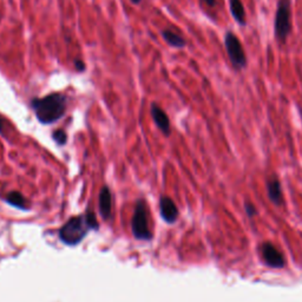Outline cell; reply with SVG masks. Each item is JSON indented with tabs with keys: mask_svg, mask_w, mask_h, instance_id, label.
<instances>
[{
	"mask_svg": "<svg viewBox=\"0 0 302 302\" xmlns=\"http://www.w3.org/2000/svg\"><path fill=\"white\" fill-rule=\"evenodd\" d=\"M151 116L152 119L157 125L158 129L162 131L166 136L170 135V120L169 117L166 112L160 109L157 104H152L151 105Z\"/></svg>",
	"mask_w": 302,
	"mask_h": 302,
	"instance_id": "obj_8",
	"label": "cell"
},
{
	"mask_svg": "<svg viewBox=\"0 0 302 302\" xmlns=\"http://www.w3.org/2000/svg\"><path fill=\"white\" fill-rule=\"evenodd\" d=\"M267 188H268V196L270 201L275 203L277 206H280L282 201H284L280 182H278L275 177H273L270 181H268V186H267Z\"/></svg>",
	"mask_w": 302,
	"mask_h": 302,
	"instance_id": "obj_10",
	"label": "cell"
},
{
	"mask_svg": "<svg viewBox=\"0 0 302 302\" xmlns=\"http://www.w3.org/2000/svg\"><path fill=\"white\" fill-rule=\"evenodd\" d=\"M261 255L266 264L273 268H282L286 265L284 255L269 242H266L261 246Z\"/></svg>",
	"mask_w": 302,
	"mask_h": 302,
	"instance_id": "obj_6",
	"label": "cell"
},
{
	"mask_svg": "<svg viewBox=\"0 0 302 302\" xmlns=\"http://www.w3.org/2000/svg\"><path fill=\"white\" fill-rule=\"evenodd\" d=\"M230 12L240 25H246V10L241 0H229Z\"/></svg>",
	"mask_w": 302,
	"mask_h": 302,
	"instance_id": "obj_11",
	"label": "cell"
},
{
	"mask_svg": "<svg viewBox=\"0 0 302 302\" xmlns=\"http://www.w3.org/2000/svg\"><path fill=\"white\" fill-rule=\"evenodd\" d=\"M91 229L86 216H73L59 230L61 241L66 246H77Z\"/></svg>",
	"mask_w": 302,
	"mask_h": 302,
	"instance_id": "obj_2",
	"label": "cell"
},
{
	"mask_svg": "<svg viewBox=\"0 0 302 302\" xmlns=\"http://www.w3.org/2000/svg\"><path fill=\"white\" fill-rule=\"evenodd\" d=\"M52 138L54 142H56L58 145H63L66 144V140H68V135H66V132L64 130H54L52 133Z\"/></svg>",
	"mask_w": 302,
	"mask_h": 302,
	"instance_id": "obj_14",
	"label": "cell"
},
{
	"mask_svg": "<svg viewBox=\"0 0 302 302\" xmlns=\"http://www.w3.org/2000/svg\"><path fill=\"white\" fill-rule=\"evenodd\" d=\"M292 7L290 0H280L275 14V37L278 42L286 43L292 32Z\"/></svg>",
	"mask_w": 302,
	"mask_h": 302,
	"instance_id": "obj_4",
	"label": "cell"
},
{
	"mask_svg": "<svg viewBox=\"0 0 302 302\" xmlns=\"http://www.w3.org/2000/svg\"><path fill=\"white\" fill-rule=\"evenodd\" d=\"M225 46L226 51L228 53V57L231 64L236 70H242L247 66V57L246 52L242 48V44L233 32H227L225 37Z\"/></svg>",
	"mask_w": 302,
	"mask_h": 302,
	"instance_id": "obj_5",
	"label": "cell"
},
{
	"mask_svg": "<svg viewBox=\"0 0 302 302\" xmlns=\"http://www.w3.org/2000/svg\"><path fill=\"white\" fill-rule=\"evenodd\" d=\"M131 2H132L133 4H139L140 2H142V0H131Z\"/></svg>",
	"mask_w": 302,
	"mask_h": 302,
	"instance_id": "obj_19",
	"label": "cell"
},
{
	"mask_svg": "<svg viewBox=\"0 0 302 302\" xmlns=\"http://www.w3.org/2000/svg\"><path fill=\"white\" fill-rule=\"evenodd\" d=\"M131 229L135 238L139 241H149L151 240L152 234L149 228L148 221V209L147 205L143 199H139L136 203L135 211H133L131 219Z\"/></svg>",
	"mask_w": 302,
	"mask_h": 302,
	"instance_id": "obj_3",
	"label": "cell"
},
{
	"mask_svg": "<svg viewBox=\"0 0 302 302\" xmlns=\"http://www.w3.org/2000/svg\"><path fill=\"white\" fill-rule=\"evenodd\" d=\"M5 201L7 205H10L11 207H14L15 209L19 210H29V207L26 205V199L24 196H23L21 193L18 191H11V193L7 194L5 197Z\"/></svg>",
	"mask_w": 302,
	"mask_h": 302,
	"instance_id": "obj_12",
	"label": "cell"
},
{
	"mask_svg": "<svg viewBox=\"0 0 302 302\" xmlns=\"http://www.w3.org/2000/svg\"><path fill=\"white\" fill-rule=\"evenodd\" d=\"M98 207H99V213L102 217L104 219H108L111 216L112 211V196L111 191L108 187L102 188L99 193V198H98Z\"/></svg>",
	"mask_w": 302,
	"mask_h": 302,
	"instance_id": "obj_9",
	"label": "cell"
},
{
	"mask_svg": "<svg viewBox=\"0 0 302 302\" xmlns=\"http://www.w3.org/2000/svg\"><path fill=\"white\" fill-rule=\"evenodd\" d=\"M34 115L42 124L49 125L59 120L65 115L68 98L62 93H50L43 98H34L31 102Z\"/></svg>",
	"mask_w": 302,
	"mask_h": 302,
	"instance_id": "obj_1",
	"label": "cell"
},
{
	"mask_svg": "<svg viewBox=\"0 0 302 302\" xmlns=\"http://www.w3.org/2000/svg\"><path fill=\"white\" fill-rule=\"evenodd\" d=\"M162 37H163L164 41L168 43V44L172 46V48L182 49L187 45V42L184 41V38H182L177 33L172 32V31H170V30H164L162 32Z\"/></svg>",
	"mask_w": 302,
	"mask_h": 302,
	"instance_id": "obj_13",
	"label": "cell"
},
{
	"mask_svg": "<svg viewBox=\"0 0 302 302\" xmlns=\"http://www.w3.org/2000/svg\"><path fill=\"white\" fill-rule=\"evenodd\" d=\"M246 213L248 214V216L253 217L255 216V214H256V208H255L253 205H250V203H246Z\"/></svg>",
	"mask_w": 302,
	"mask_h": 302,
	"instance_id": "obj_15",
	"label": "cell"
},
{
	"mask_svg": "<svg viewBox=\"0 0 302 302\" xmlns=\"http://www.w3.org/2000/svg\"><path fill=\"white\" fill-rule=\"evenodd\" d=\"M73 64H74V66H76V70L77 71H85V64H84V62L83 61H80V59H74V62H73Z\"/></svg>",
	"mask_w": 302,
	"mask_h": 302,
	"instance_id": "obj_16",
	"label": "cell"
},
{
	"mask_svg": "<svg viewBox=\"0 0 302 302\" xmlns=\"http://www.w3.org/2000/svg\"><path fill=\"white\" fill-rule=\"evenodd\" d=\"M202 2L205 4H207V5L210 6V7L216 6V0H202Z\"/></svg>",
	"mask_w": 302,
	"mask_h": 302,
	"instance_id": "obj_17",
	"label": "cell"
},
{
	"mask_svg": "<svg viewBox=\"0 0 302 302\" xmlns=\"http://www.w3.org/2000/svg\"><path fill=\"white\" fill-rule=\"evenodd\" d=\"M159 211L160 216L169 225L176 222V219L178 217V209L176 207L175 202L172 201L168 196H163L159 199Z\"/></svg>",
	"mask_w": 302,
	"mask_h": 302,
	"instance_id": "obj_7",
	"label": "cell"
},
{
	"mask_svg": "<svg viewBox=\"0 0 302 302\" xmlns=\"http://www.w3.org/2000/svg\"><path fill=\"white\" fill-rule=\"evenodd\" d=\"M3 130H4V118L0 116V133H3Z\"/></svg>",
	"mask_w": 302,
	"mask_h": 302,
	"instance_id": "obj_18",
	"label": "cell"
}]
</instances>
